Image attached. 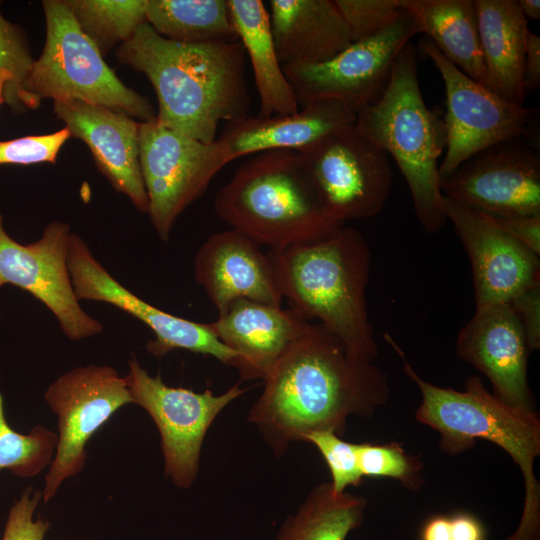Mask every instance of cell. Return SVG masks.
<instances>
[{
  "label": "cell",
  "mask_w": 540,
  "mask_h": 540,
  "mask_svg": "<svg viewBox=\"0 0 540 540\" xmlns=\"http://www.w3.org/2000/svg\"><path fill=\"white\" fill-rule=\"evenodd\" d=\"M262 380L248 422L277 457L312 432L342 436L349 417L369 418L390 397L387 374L319 323L310 322Z\"/></svg>",
  "instance_id": "1"
},
{
  "label": "cell",
  "mask_w": 540,
  "mask_h": 540,
  "mask_svg": "<svg viewBox=\"0 0 540 540\" xmlns=\"http://www.w3.org/2000/svg\"><path fill=\"white\" fill-rule=\"evenodd\" d=\"M116 57L150 81L158 100L156 121L163 127L212 143L222 121L249 115L246 53L240 41L179 43L146 22L118 46Z\"/></svg>",
  "instance_id": "2"
},
{
  "label": "cell",
  "mask_w": 540,
  "mask_h": 540,
  "mask_svg": "<svg viewBox=\"0 0 540 540\" xmlns=\"http://www.w3.org/2000/svg\"><path fill=\"white\" fill-rule=\"evenodd\" d=\"M268 256L290 308L308 321L317 319L350 354L373 363L379 349L365 297L371 251L364 235L343 225Z\"/></svg>",
  "instance_id": "3"
},
{
  "label": "cell",
  "mask_w": 540,
  "mask_h": 540,
  "mask_svg": "<svg viewBox=\"0 0 540 540\" xmlns=\"http://www.w3.org/2000/svg\"><path fill=\"white\" fill-rule=\"evenodd\" d=\"M383 337L396 351L403 371L419 388L421 403L415 419L440 437V449L457 455L474 448L477 439L503 449L518 465L524 481V503L516 530L506 540H540V483L534 465L540 456V418L536 410L510 406L469 376L464 390L436 386L422 379L405 353L388 334Z\"/></svg>",
  "instance_id": "4"
},
{
  "label": "cell",
  "mask_w": 540,
  "mask_h": 540,
  "mask_svg": "<svg viewBox=\"0 0 540 540\" xmlns=\"http://www.w3.org/2000/svg\"><path fill=\"white\" fill-rule=\"evenodd\" d=\"M213 205L230 229L271 250L314 241L343 226L324 209L296 150L255 154L220 188Z\"/></svg>",
  "instance_id": "5"
},
{
  "label": "cell",
  "mask_w": 540,
  "mask_h": 540,
  "mask_svg": "<svg viewBox=\"0 0 540 540\" xmlns=\"http://www.w3.org/2000/svg\"><path fill=\"white\" fill-rule=\"evenodd\" d=\"M354 127L393 157L421 227L429 234L439 232L447 221L439 177L446 129L439 113L429 109L423 99L416 51L410 41L397 55L382 97L357 112Z\"/></svg>",
  "instance_id": "6"
},
{
  "label": "cell",
  "mask_w": 540,
  "mask_h": 540,
  "mask_svg": "<svg viewBox=\"0 0 540 540\" xmlns=\"http://www.w3.org/2000/svg\"><path fill=\"white\" fill-rule=\"evenodd\" d=\"M42 6L46 38L22 85L26 109H37L45 98L76 100L123 112L140 122L154 120L150 101L117 77L64 0H44Z\"/></svg>",
  "instance_id": "7"
},
{
  "label": "cell",
  "mask_w": 540,
  "mask_h": 540,
  "mask_svg": "<svg viewBox=\"0 0 540 540\" xmlns=\"http://www.w3.org/2000/svg\"><path fill=\"white\" fill-rule=\"evenodd\" d=\"M329 216L344 225L376 216L392 188L387 154L353 125L297 151Z\"/></svg>",
  "instance_id": "8"
},
{
  "label": "cell",
  "mask_w": 540,
  "mask_h": 540,
  "mask_svg": "<svg viewBox=\"0 0 540 540\" xmlns=\"http://www.w3.org/2000/svg\"><path fill=\"white\" fill-rule=\"evenodd\" d=\"M132 404L153 419L160 437L165 475L180 489L190 488L198 471L202 444L218 414L247 391L239 384L214 395L165 384L161 374L151 376L132 354L124 376Z\"/></svg>",
  "instance_id": "9"
},
{
  "label": "cell",
  "mask_w": 540,
  "mask_h": 540,
  "mask_svg": "<svg viewBox=\"0 0 540 540\" xmlns=\"http://www.w3.org/2000/svg\"><path fill=\"white\" fill-rule=\"evenodd\" d=\"M44 399L58 419L57 447L42 491L47 503L66 479L83 470L91 437L132 400L124 377L111 366L94 364L59 376L48 386Z\"/></svg>",
  "instance_id": "10"
},
{
  "label": "cell",
  "mask_w": 540,
  "mask_h": 540,
  "mask_svg": "<svg viewBox=\"0 0 540 540\" xmlns=\"http://www.w3.org/2000/svg\"><path fill=\"white\" fill-rule=\"evenodd\" d=\"M139 163L148 197L147 214L165 242L179 216L227 165L216 141L194 140L161 126L156 118L140 122Z\"/></svg>",
  "instance_id": "11"
},
{
  "label": "cell",
  "mask_w": 540,
  "mask_h": 540,
  "mask_svg": "<svg viewBox=\"0 0 540 540\" xmlns=\"http://www.w3.org/2000/svg\"><path fill=\"white\" fill-rule=\"evenodd\" d=\"M418 33L414 17L403 8L387 29L374 37L352 42L326 62L282 68L300 108L334 100L358 112L382 97L397 55Z\"/></svg>",
  "instance_id": "12"
},
{
  "label": "cell",
  "mask_w": 540,
  "mask_h": 540,
  "mask_svg": "<svg viewBox=\"0 0 540 540\" xmlns=\"http://www.w3.org/2000/svg\"><path fill=\"white\" fill-rule=\"evenodd\" d=\"M420 44L446 91V153L439 164L440 180L475 154L529 134L533 109L509 102L469 78L429 39Z\"/></svg>",
  "instance_id": "13"
},
{
  "label": "cell",
  "mask_w": 540,
  "mask_h": 540,
  "mask_svg": "<svg viewBox=\"0 0 540 540\" xmlns=\"http://www.w3.org/2000/svg\"><path fill=\"white\" fill-rule=\"evenodd\" d=\"M70 226L52 221L39 240L21 244L6 232L0 212V288L11 284L43 303L72 341L100 334L103 325L79 304L67 266Z\"/></svg>",
  "instance_id": "14"
},
{
  "label": "cell",
  "mask_w": 540,
  "mask_h": 540,
  "mask_svg": "<svg viewBox=\"0 0 540 540\" xmlns=\"http://www.w3.org/2000/svg\"><path fill=\"white\" fill-rule=\"evenodd\" d=\"M67 266L77 299L105 302L144 323L155 338L146 344L157 358L177 349L216 358L233 366L236 355L212 332L209 323H199L170 314L141 299L119 283L94 257L85 241L70 235Z\"/></svg>",
  "instance_id": "15"
},
{
  "label": "cell",
  "mask_w": 540,
  "mask_h": 540,
  "mask_svg": "<svg viewBox=\"0 0 540 540\" xmlns=\"http://www.w3.org/2000/svg\"><path fill=\"white\" fill-rule=\"evenodd\" d=\"M444 197L500 217L540 214V157L512 141L487 148L440 180Z\"/></svg>",
  "instance_id": "16"
},
{
  "label": "cell",
  "mask_w": 540,
  "mask_h": 540,
  "mask_svg": "<svg viewBox=\"0 0 540 540\" xmlns=\"http://www.w3.org/2000/svg\"><path fill=\"white\" fill-rule=\"evenodd\" d=\"M443 209L469 257L476 307L508 303L540 280L539 256L487 214L446 197Z\"/></svg>",
  "instance_id": "17"
},
{
  "label": "cell",
  "mask_w": 540,
  "mask_h": 540,
  "mask_svg": "<svg viewBox=\"0 0 540 540\" xmlns=\"http://www.w3.org/2000/svg\"><path fill=\"white\" fill-rule=\"evenodd\" d=\"M530 352L524 328L509 303L476 307L456 338L457 356L490 380L493 395L525 410H535L527 378Z\"/></svg>",
  "instance_id": "18"
},
{
  "label": "cell",
  "mask_w": 540,
  "mask_h": 540,
  "mask_svg": "<svg viewBox=\"0 0 540 540\" xmlns=\"http://www.w3.org/2000/svg\"><path fill=\"white\" fill-rule=\"evenodd\" d=\"M53 110L71 137L89 148L99 171L135 208L148 211V197L139 163V125L123 112L92 103L53 101Z\"/></svg>",
  "instance_id": "19"
},
{
  "label": "cell",
  "mask_w": 540,
  "mask_h": 540,
  "mask_svg": "<svg viewBox=\"0 0 540 540\" xmlns=\"http://www.w3.org/2000/svg\"><path fill=\"white\" fill-rule=\"evenodd\" d=\"M194 278L222 313L237 299L281 306L280 293L268 254L234 229L209 236L194 258Z\"/></svg>",
  "instance_id": "20"
},
{
  "label": "cell",
  "mask_w": 540,
  "mask_h": 540,
  "mask_svg": "<svg viewBox=\"0 0 540 540\" xmlns=\"http://www.w3.org/2000/svg\"><path fill=\"white\" fill-rule=\"evenodd\" d=\"M309 323L291 308L237 299L209 326L235 353L232 367L240 380H255L264 378Z\"/></svg>",
  "instance_id": "21"
},
{
  "label": "cell",
  "mask_w": 540,
  "mask_h": 540,
  "mask_svg": "<svg viewBox=\"0 0 540 540\" xmlns=\"http://www.w3.org/2000/svg\"><path fill=\"white\" fill-rule=\"evenodd\" d=\"M356 115V110L342 102L323 100L293 114L247 115L228 122L215 141L228 164L242 156L270 150L298 151L339 128L353 125Z\"/></svg>",
  "instance_id": "22"
},
{
  "label": "cell",
  "mask_w": 540,
  "mask_h": 540,
  "mask_svg": "<svg viewBox=\"0 0 540 540\" xmlns=\"http://www.w3.org/2000/svg\"><path fill=\"white\" fill-rule=\"evenodd\" d=\"M268 13L282 66L323 63L352 43L334 0H270Z\"/></svg>",
  "instance_id": "23"
},
{
  "label": "cell",
  "mask_w": 540,
  "mask_h": 540,
  "mask_svg": "<svg viewBox=\"0 0 540 540\" xmlns=\"http://www.w3.org/2000/svg\"><path fill=\"white\" fill-rule=\"evenodd\" d=\"M475 7L485 69L484 86L523 106L527 19L516 0H475Z\"/></svg>",
  "instance_id": "24"
},
{
  "label": "cell",
  "mask_w": 540,
  "mask_h": 540,
  "mask_svg": "<svg viewBox=\"0 0 540 540\" xmlns=\"http://www.w3.org/2000/svg\"><path fill=\"white\" fill-rule=\"evenodd\" d=\"M238 40L248 56L258 92L259 117L299 111L296 95L278 59L269 13L260 0H228Z\"/></svg>",
  "instance_id": "25"
},
{
  "label": "cell",
  "mask_w": 540,
  "mask_h": 540,
  "mask_svg": "<svg viewBox=\"0 0 540 540\" xmlns=\"http://www.w3.org/2000/svg\"><path fill=\"white\" fill-rule=\"evenodd\" d=\"M440 52L472 80L484 85L485 69L475 0H401Z\"/></svg>",
  "instance_id": "26"
},
{
  "label": "cell",
  "mask_w": 540,
  "mask_h": 540,
  "mask_svg": "<svg viewBox=\"0 0 540 540\" xmlns=\"http://www.w3.org/2000/svg\"><path fill=\"white\" fill-rule=\"evenodd\" d=\"M367 500L330 482L313 487L297 511L287 517L275 540H345L364 519Z\"/></svg>",
  "instance_id": "27"
},
{
  "label": "cell",
  "mask_w": 540,
  "mask_h": 540,
  "mask_svg": "<svg viewBox=\"0 0 540 540\" xmlns=\"http://www.w3.org/2000/svg\"><path fill=\"white\" fill-rule=\"evenodd\" d=\"M146 22L162 37L179 43L239 41L228 0H147Z\"/></svg>",
  "instance_id": "28"
},
{
  "label": "cell",
  "mask_w": 540,
  "mask_h": 540,
  "mask_svg": "<svg viewBox=\"0 0 540 540\" xmlns=\"http://www.w3.org/2000/svg\"><path fill=\"white\" fill-rule=\"evenodd\" d=\"M81 30L102 55L129 40L146 23L147 0H64Z\"/></svg>",
  "instance_id": "29"
},
{
  "label": "cell",
  "mask_w": 540,
  "mask_h": 540,
  "mask_svg": "<svg viewBox=\"0 0 540 540\" xmlns=\"http://www.w3.org/2000/svg\"><path fill=\"white\" fill-rule=\"evenodd\" d=\"M57 442V433L40 424L27 434L14 430L6 420L0 392V471L24 479L35 477L50 466Z\"/></svg>",
  "instance_id": "30"
},
{
  "label": "cell",
  "mask_w": 540,
  "mask_h": 540,
  "mask_svg": "<svg viewBox=\"0 0 540 540\" xmlns=\"http://www.w3.org/2000/svg\"><path fill=\"white\" fill-rule=\"evenodd\" d=\"M359 469L363 477H387L399 481L409 490L424 483V463L420 456L407 453L401 444H357Z\"/></svg>",
  "instance_id": "31"
},
{
  "label": "cell",
  "mask_w": 540,
  "mask_h": 540,
  "mask_svg": "<svg viewBox=\"0 0 540 540\" xmlns=\"http://www.w3.org/2000/svg\"><path fill=\"white\" fill-rule=\"evenodd\" d=\"M33 62L27 35L0 12V72L7 70L13 76L11 82L4 86L3 98L13 112L26 110L22 85Z\"/></svg>",
  "instance_id": "32"
},
{
  "label": "cell",
  "mask_w": 540,
  "mask_h": 540,
  "mask_svg": "<svg viewBox=\"0 0 540 540\" xmlns=\"http://www.w3.org/2000/svg\"><path fill=\"white\" fill-rule=\"evenodd\" d=\"M352 42L374 37L391 26L403 10L401 0H334Z\"/></svg>",
  "instance_id": "33"
},
{
  "label": "cell",
  "mask_w": 540,
  "mask_h": 540,
  "mask_svg": "<svg viewBox=\"0 0 540 540\" xmlns=\"http://www.w3.org/2000/svg\"><path fill=\"white\" fill-rule=\"evenodd\" d=\"M303 442L313 444L324 458L335 492L341 493L349 486H358L364 477L358 463L357 444L341 439L331 431H316L304 437Z\"/></svg>",
  "instance_id": "34"
},
{
  "label": "cell",
  "mask_w": 540,
  "mask_h": 540,
  "mask_svg": "<svg viewBox=\"0 0 540 540\" xmlns=\"http://www.w3.org/2000/svg\"><path fill=\"white\" fill-rule=\"evenodd\" d=\"M69 138L71 134L64 127L45 135L0 141V165L55 163L59 151Z\"/></svg>",
  "instance_id": "35"
},
{
  "label": "cell",
  "mask_w": 540,
  "mask_h": 540,
  "mask_svg": "<svg viewBox=\"0 0 540 540\" xmlns=\"http://www.w3.org/2000/svg\"><path fill=\"white\" fill-rule=\"evenodd\" d=\"M42 491L28 486L9 510L1 540H44L50 527L47 520L34 519Z\"/></svg>",
  "instance_id": "36"
},
{
  "label": "cell",
  "mask_w": 540,
  "mask_h": 540,
  "mask_svg": "<svg viewBox=\"0 0 540 540\" xmlns=\"http://www.w3.org/2000/svg\"><path fill=\"white\" fill-rule=\"evenodd\" d=\"M524 328L530 351L540 348V280L533 282L508 302Z\"/></svg>",
  "instance_id": "37"
},
{
  "label": "cell",
  "mask_w": 540,
  "mask_h": 540,
  "mask_svg": "<svg viewBox=\"0 0 540 540\" xmlns=\"http://www.w3.org/2000/svg\"><path fill=\"white\" fill-rule=\"evenodd\" d=\"M487 215L503 231L536 255H540V214L508 217Z\"/></svg>",
  "instance_id": "38"
},
{
  "label": "cell",
  "mask_w": 540,
  "mask_h": 540,
  "mask_svg": "<svg viewBox=\"0 0 540 540\" xmlns=\"http://www.w3.org/2000/svg\"><path fill=\"white\" fill-rule=\"evenodd\" d=\"M525 92L535 93L540 86V37L530 30L527 33L523 68Z\"/></svg>",
  "instance_id": "39"
},
{
  "label": "cell",
  "mask_w": 540,
  "mask_h": 540,
  "mask_svg": "<svg viewBox=\"0 0 540 540\" xmlns=\"http://www.w3.org/2000/svg\"><path fill=\"white\" fill-rule=\"evenodd\" d=\"M451 540H485L481 522L468 513H458L450 518Z\"/></svg>",
  "instance_id": "40"
},
{
  "label": "cell",
  "mask_w": 540,
  "mask_h": 540,
  "mask_svg": "<svg viewBox=\"0 0 540 540\" xmlns=\"http://www.w3.org/2000/svg\"><path fill=\"white\" fill-rule=\"evenodd\" d=\"M421 540H451L450 518L436 516L429 519L422 529Z\"/></svg>",
  "instance_id": "41"
},
{
  "label": "cell",
  "mask_w": 540,
  "mask_h": 540,
  "mask_svg": "<svg viewBox=\"0 0 540 540\" xmlns=\"http://www.w3.org/2000/svg\"><path fill=\"white\" fill-rule=\"evenodd\" d=\"M519 8L524 17L539 20L540 19V1L539 0H518Z\"/></svg>",
  "instance_id": "42"
},
{
  "label": "cell",
  "mask_w": 540,
  "mask_h": 540,
  "mask_svg": "<svg viewBox=\"0 0 540 540\" xmlns=\"http://www.w3.org/2000/svg\"><path fill=\"white\" fill-rule=\"evenodd\" d=\"M13 76L11 74V72L7 71V70H2L0 72V105L2 103H4V98H3V91H4V86L11 82Z\"/></svg>",
  "instance_id": "43"
}]
</instances>
